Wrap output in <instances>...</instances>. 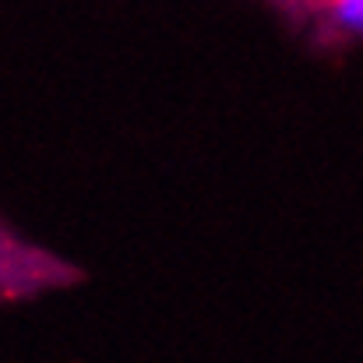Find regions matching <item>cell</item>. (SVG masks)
Wrapping results in <instances>:
<instances>
[{"label":"cell","mask_w":363,"mask_h":363,"mask_svg":"<svg viewBox=\"0 0 363 363\" xmlns=\"http://www.w3.org/2000/svg\"><path fill=\"white\" fill-rule=\"evenodd\" d=\"M325 7L342 28L363 32V0H325Z\"/></svg>","instance_id":"6da1fadb"}]
</instances>
